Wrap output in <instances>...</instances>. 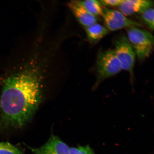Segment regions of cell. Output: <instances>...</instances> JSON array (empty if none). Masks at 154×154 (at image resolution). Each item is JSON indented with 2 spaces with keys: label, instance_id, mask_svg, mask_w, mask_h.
Masks as SVG:
<instances>
[{
  "label": "cell",
  "instance_id": "6da1fadb",
  "mask_svg": "<svg viewBox=\"0 0 154 154\" xmlns=\"http://www.w3.org/2000/svg\"><path fill=\"white\" fill-rule=\"evenodd\" d=\"M27 69L5 81L0 98V128H20L31 119L41 100V78Z\"/></svg>",
  "mask_w": 154,
  "mask_h": 154
},
{
  "label": "cell",
  "instance_id": "7a4b0ae2",
  "mask_svg": "<svg viewBox=\"0 0 154 154\" xmlns=\"http://www.w3.org/2000/svg\"><path fill=\"white\" fill-rule=\"evenodd\" d=\"M122 70L114 50L100 51L96 59L95 72L96 80L92 89H97L104 80L118 74Z\"/></svg>",
  "mask_w": 154,
  "mask_h": 154
},
{
  "label": "cell",
  "instance_id": "3957f363",
  "mask_svg": "<svg viewBox=\"0 0 154 154\" xmlns=\"http://www.w3.org/2000/svg\"><path fill=\"white\" fill-rule=\"evenodd\" d=\"M127 36L139 60L143 61L153 52L154 40L153 35L148 30L137 27L126 29Z\"/></svg>",
  "mask_w": 154,
  "mask_h": 154
},
{
  "label": "cell",
  "instance_id": "277c9868",
  "mask_svg": "<svg viewBox=\"0 0 154 154\" xmlns=\"http://www.w3.org/2000/svg\"><path fill=\"white\" fill-rule=\"evenodd\" d=\"M114 51L120 63L122 70L129 73L130 81L134 84V68L136 54L126 36L121 35L114 40Z\"/></svg>",
  "mask_w": 154,
  "mask_h": 154
},
{
  "label": "cell",
  "instance_id": "5b68a950",
  "mask_svg": "<svg viewBox=\"0 0 154 154\" xmlns=\"http://www.w3.org/2000/svg\"><path fill=\"white\" fill-rule=\"evenodd\" d=\"M105 27L109 32H114L122 29L134 27L142 28L141 24L131 20L120 11L115 10L105 9L103 17Z\"/></svg>",
  "mask_w": 154,
  "mask_h": 154
},
{
  "label": "cell",
  "instance_id": "8992f818",
  "mask_svg": "<svg viewBox=\"0 0 154 154\" xmlns=\"http://www.w3.org/2000/svg\"><path fill=\"white\" fill-rule=\"evenodd\" d=\"M33 154H69L70 147L57 136L52 135L48 141L41 147L28 146Z\"/></svg>",
  "mask_w": 154,
  "mask_h": 154
},
{
  "label": "cell",
  "instance_id": "52a82bcc",
  "mask_svg": "<svg viewBox=\"0 0 154 154\" xmlns=\"http://www.w3.org/2000/svg\"><path fill=\"white\" fill-rule=\"evenodd\" d=\"M68 6L77 20L84 28L98 23V18L90 14L80 1H71L68 3Z\"/></svg>",
  "mask_w": 154,
  "mask_h": 154
},
{
  "label": "cell",
  "instance_id": "ba28073f",
  "mask_svg": "<svg viewBox=\"0 0 154 154\" xmlns=\"http://www.w3.org/2000/svg\"><path fill=\"white\" fill-rule=\"evenodd\" d=\"M153 3L151 0H123L119 8V11L127 17L140 14L146 9L152 7Z\"/></svg>",
  "mask_w": 154,
  "mask_h": 154
},
{
  "label": "cell",
  "instance_id": "9c48e42d",
  "mask_svg": "<svg viewBox=\"0 0 154 154\" xmlns=\"http://www.w3.org/2000/svg\"><path fill=\"white\" fill-rule=\"evenodd\" d=\"M84 28L88 41L94 44L97 43L109 32L105 26L98 23Z\"/></svg>",
  "mask_w": 154,
  "mask_h": 154
},
{
  "label": "cell",
  "instance_id": "30bf717a",
  "mask_svg": "<svg viewBox=\"0 0 154 154\" xmlns=\"http://www.w3.org/2000/svg\"><path fill=\"white\" fill-rule=\"evenodd\" d=\"M85 8L94 16L103 17V10L100 2L97 0H85L80 1Z\"/></svg>",
  "mask_w": 154,
  "mask_h": 154
},
{
  "label": "cell",
  "instance_id": "8fae6325",
  "mask_svg": "<svg viewBox=\"0 0 154 154\" xmlns=\"http://www.w3.org/2000/svg\"><path fill=\"white\" fill-rule=\"evenodd\" d=\"M154 9L151 7L146 9L140 14L142 22L151 31L154 30Z\"/></svg>",
  "mask_w": 154,
  "mask_h": 154
},
{
  "label": "cell",
  "instance_id": "7c38bea8",
  "mask_svg": "<svg viewBox=\"0 0 154 154\" xmlns=\"http://www.w3.org/2000/svg\"><path fill=\"white\" fill-rule=\"evenodd\" d=\"M0 154H23L20 150L9 142H0Z\"/></svg>",
  "mask_w": 154,
  "mask_h": 154
},
{
  "label": "cell",
  "instance_id": "4fadbf2b",
  "mask_svg": "<svg viewBox=\"0 0 154 154\" xmlns=\"http://www.w3.org/2000/svg\"><path fill=\"white\" fill-rule=\"evenodd\" d=\"M69 154H95L93 150L88 145L70 147Z\"/></svg>",
  "mask_w": 154,
  "mask_h": 154
},
{
  "label": "cell",
  "instance_id": "5bb4252c",
  "mask_svg": "<svg viewBox=\"0 0 154 154\" xmlns=\"http://www.w3.org/2000/svg\"><path fill=\"white\" fill-rule=\"evenodd\" d=\"M102 5L109 7H119L122 3L123 0H100Z\"/></svg>",
  "mask_w": 154,
  "mask_h": 154
}]
</instances>
